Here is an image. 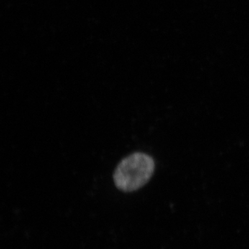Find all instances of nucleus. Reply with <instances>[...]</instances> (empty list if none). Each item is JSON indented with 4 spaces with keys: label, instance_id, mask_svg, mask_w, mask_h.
<instances>
[{
    "label": "nucleus",
    "instance_id": "nucleus-1",
    "mask_svg": "<svg viewBox=\"0 0 249 249\" xmlns=\"http://www.w3.org/2000/svg\"><path fill=\"white\" fill-rule=\"evenodd\" d=\"M155 168V161L150 156L136 152L118 165L114 174V183L120 191H137L148 182Z\"/></svg>",
    "mask_w": 249,
    "mask_h": 249
}]
</instances>
